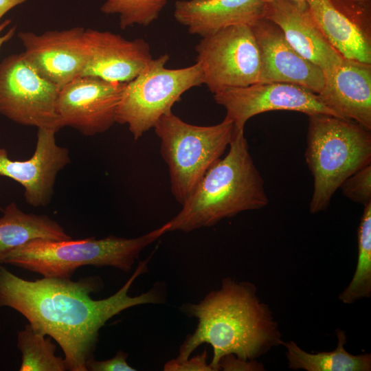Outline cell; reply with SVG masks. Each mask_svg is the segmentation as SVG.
I'll return each instance as SVG.
<instances>
[{
	"label": "cell",
	"instance_id": "obj_1",
	"mask_svg": "<svg viewBox=\"0 0 371 371\" xmlns=\"http://www.w3.org/2000/svg\"><path fill=\"white\" fill-rule=\"evenodd\" d=\"M149 259L139 262L127 282L115 293L102 300L91 296L103 287L98 277L76 282L47 277L32 281L18 277L0 265V308L16 310L36 330L52 337L64 352L67 369L87 371V362L93 357L99 331L108 320L135 306L164 303L166 287L160 282L139 295H128L136 278L147 272Z\"/></svg>",
	"mask_w": 371,
	"mask_h": 371
},
{
	"label": "cell",
	"instance_id": "obj_2",
	"mask_svg": "<svg viewBox=\"0 0 371 371\" xmlns=\"http://www.w3.org/2000/svg\"><path fill=\"white\" fill-rule=\"evenodd\" d=\"M180 310L196 318L198 324L181 345L175 359L179 361L206 343L214 352L210 364L218 371V363L226 355L254 360L284 344L270 308L260 300L250 282L226 278L220 289L209 292L198 303L183 304Z\"/></svg>",
	"mask_w": 371,
	"mask_h": 371
},
{
	"label": "cell",
	"instance_id": "obj_3",
	"mask_svg": "<svg viewBox=\"0 0 371 371\" xmlns=\"http://www.w3.org/2000/svg\"><path fill=\"white\" fill-rule=\"evenodd\" d=\"M227 154L205 172L180 212L170 221L168 232H192L216 225L269 203L265 182L249 152L244 131L234 128Z\"/></svg>",
	"mask_w": 371,
	"mask_h": 371
},
{
	"label": "cell",
	"instance_id": "obj_4",
	"mask_svg": "<svg viewBox=\"0 0 371 371\" xmlns=\"http://www.w3.org/2000/svg\"><path fill=\"white\" fill-rule=\"evenodd\" d=\"M307 116L305 159L313 177L309 210L316 214L328 207L348 177L371 164V130L330 115Z\"/></svg>",
	"mask_w": 371,
	"mask_h": 371
},
{
	"label": "cell",
	"instance_id": "obj_5",
	"mask_svg": "<svg viewBox=\"0 0 371 371\" xmlns=\"http://www.w3.org/2000/svg\"><path fill=\"white\" fill-rule=\"evenodd\" d=\"M168 222L134 238L115 236L96 239L52 240L34 239L12 251L3 263L36 272L47 278L70 279L85 265L112 267L128 272L141 251L168 232Z\"/></svg>",
	"mask_w": 371,
	"mask_h": 371
},
{
	"label": "cell",
	"instance_id": "obj_6",
	"mask_svg": "<svg viewBox=\"0 0 371 371\" xmlns=\"http://www.w3.org/2000/svg\"><path fill=\"white\" fill-rule=\"evenodd\" d=\"M153 128L161 141V155L168 166L172 194L182 205L229 146L234 124L225 117L215 125H194L170 111Z\"/></svg>",
	"mask_w": 371,
	"mask_h": 371
},
{
	"label": "cell",
	"instance_id": "obj_7",
	"mask_svg": "<svg viewBox=\"0 0 371 371\" xmlns=\"http://www.w3.org/2000/svg\"><path fill=\"white\" fill-rule=\"evenodd\" d=\"M170 57L152 58L145 68L127 82L116 111V123L126 124L135 140L153 128L158 120L172 111L181 95L203 84L198 63L168 69Z\"/></svg>",
	"mask_w": 371,
	"mask_h": 371
},
{
	"label": "cell",
	"instance_id": "obj_8",
	"mask_svg": "<svg viewBox=\"0 0 371 371\" xmlns=\"http://www.w3.org/2000/svg\"><path fill=\"white\" fill-rule=\"evenodd\" d=\"M195 49L203 85L213 95L259 82L260 56L251 26L233 25L202 37Z\"/></svg>",
	"mask_w": 371,
	"mask_h": 371
},
{
	"label": "cell",
	"instance_id": "obj_9",
	"mask_svg": "<svg viewBox=\"0 0 371 371\" xmlns=\"http://www.w3.org/2000/svg\"><path fill=\"white\" fill-rule=\"evenodd\" d=\"M58 91L23 53L0 63V114L12 122L58 132L61 128L56 112Z\"/></svg>",
	"mask_w": 371,
	"mask_h": 371
},
{
	"label": "cell",
	"instance_id": "obj_10",
	"mask_svg": "<svg viewBox=\"0 0 371 371\" xmlns=\"http://www.w3.org/2000/svg\"><path fill=\"white\" fill-rule=\"evenodd\" d=\"M126 83L93 76H78L61 88L56 112L61 128L69 126L85 136L110 129Z\"/></svg>",
	"mask_w": 371,
	"mask_h": 371
},
{
	"label": "cell",
	"instance_id": "obj_11",
	"mask_svg": "<svg viewBox=\"0 0 371 371\" xmlns=\"http://www.w3.org/2000/svg\"><path fill=\"white\" fill-rule=\"evenodd\" d=\"M215 102L226 110L225 117L234 128L244 131L252 117L271 111H291L307 115L322 113L337 117L321 101L317 94L293 84L256 82L231 88L214 95Z\"/></svg>",
	"mask_w": 371,
	"mask_h": 371
},
{
	"label": "cell",
	"instance_id": "obj_12",
	"mask_svg": "<svg viewBox=\"0 0 371 371\" xmlns=\"http://www.w3.org/2000/svg\"><path fill=\"white\" fill-rule=\"evenodd\" d=\"M311 14L343 58L371 64V2L306 0Z\"/></svg>",
	"mask_w": 371,
	"mask_h": 371
},
{
	"label": "cell",
	"instance_id": "obj_13",
	"mask_svg": "<svg viewBox=\"0 0 371 371\" xmlns=\"http://www.w3.org/2000/svg\"><path fill=\"white\" fill-rule=\"evenodd\" d=\"M85 28L74 27L48 30L42 34L20 32L18 38L26 60L60 90L80 76L87 58Z\"/></svg>",
	"mask_w": 371,
	"mask_h": 371
},
{
	"label": "cell",
	"instance_id": "obj_14",
	"mask_svg": "<svg viewBox=\"0 0 371 371\" xmlns=\"http://www.w3.org/2000/svg\"><path fill=\"white\" fill-rule=\"evenodd\" d=\"M56 133L38 128L35 150L25 161L10 159L7 150L0 147V175L21 185L26 203L35 207L50 203L58 174L71 162L68 148L57 144Z\"/></svg>",
	"mask_w": 371,
	"mask_h": 371
},
{
	"label": "cell",
	"instance_id": "obj_15",
	"mask_svg": "<svg viewBox=\"0 0 371 371\" xmlns=\"http://www.w3.org/2000/svg\"><path fill=\"white\" fill-rule=\"evenodd\" d=\"M260 56L259 82H285L319 94L325 76L316 65L301 56L287 41L280 27L264 17L251 25Z\"/></svg>",
	"mask_w": 371,
	"mask_h": 371
},
{
	"label": "cell",
	"instance_id": "obj_16",
	"mask_svg": "<svg viewBox=\"0 0 371 371\" xmlns=\"http://www.w3.org/2000/svg\"><path fill=\"white\" fill-rule=\"evenodd\" d=\"M87 58L80 76L127 83L153 58L150 45L143 38L126 39L110 31L85 29Z\"/></svg>",
	"mask_w": 371,
	"mask_h": 371
},
{
	"label": "cell",
	"instance_id": "obj_17",
	"mask_svg": "<svg viewBox=\"0 0 371 371\" xmlns=\"http://www.w3.org/2000/svg\"><path fill=\"white\" fill-rule=\"evenodd\" d=\"M263 17L278 25L290 45L330 77L344 58L328 41L307 3L276 1L264 3Z\"/></svg>",
	"mask_w": 371,
	"mask_h": 371
},
{
	"label": "cell",
	"instance_id": "obj_18",
	"mask_svg": "<svg viewBox=\"0 0 371 371\" xmlns=\"http://www.w3.org/2000/svg\"><path fill=\"white\" fill-rule=\"evenodd\" d=\"M317 95L339 117L371 130V64L344 58Z\"/></svg>",
	"mask_w": 371,
	"mask_h": 371
},
{
	"label": "cell",
	"instance_id": "obj_19",
	"mask_svg": "<svg viewBox=\"0 0 371 371\" xmlns=\"http://www.w3.org/2000/svg\"><path fill=\"white\" fill-rule=\"evenodd\" d=\"M261 0H179L174 5V17L190 34L201 37L224 28L251 26L263 17Z\"/></svg>",
	"mask_w": 371,
	"mask_h": 371
},
{
	"label": "cell",
	"instance_id": "obj_20",
	"mask_svg": "<svg viewBox=\"0 0 371 371\" xmlns=\"http://www.w3.org/2000/svg\"><path fill=\"white\" fill-rule=\"evenodd\" d=\"M71 239L63 227L46 215L25 213L14 202L0 217V264L14 249L34 239Z\"/></svg>",
	"mask_w": 371,
	"mask_h": 371
},
{
	"label": "cell",
	"instance_id": "obj_21",
	"mask_svg": "<svg viewBox=\"0 0 371 371\" xmlns=\"http://www.w3.org/2000/svg\"><path fill=\"white\" fill-rule=\"evenodd\" d=\"M336 335L337 348L330 352L309 353L293 341L284 342L289 368L306 371H370L371 355L349 353L344 348L347 342L345 331L337 329Z\"/></svg>",
	"mask_w": 371,
	"mask_h": 371
},
{
	"label": "cell",
	"instance_id": "obj_22",
	"mask_svg": "<svg viewBox=\"0 0 371 371\" xmlns=\"http://www.w3.org/2000/svg\"><path fill=\"white\" fill-rule=\"evenodd\" d=\"M358 256L353 277L339 295L343 303L350 304L371 296V203L363 206L357 229Z\"/></svg>",
	"mask_w": 371,
	"mask_h": 371
},
{
	"label": "cell",
	"instance_id": "obj_23",
	"mask_svg": "<svg viewBox=\"0 0 371 371\" xmlns=\"http://www.w3.org/2000/svg\"><path fill=\"white\" fill-rule=\"evenodd\" d=\"M36 330L29 323L18 332L17 346L22 354L20 371H64L65 359L55 355L50 337Z\"/></svg>",
	"mask_w": 371,
	"mask_h": 371
},
{
	"label": "cell",
	"instance_id": "obj_24",
	"mask_svg": "<svg viewBox=\"0 0 371 371\" xmlns=\"http://www.w3.org/2000/svg\"><path fill=\"white\" fill-rule=\"evenodd\" d=\"M168 0H106L100 7L105 14H117L125 30L134 25L148 26L156 21Z\"/></svg>",
	"mask_w": 371,
	"mask_h": 371
},
{
	"label": "cell",
	"instance_id": "obj_25",
	"mask_svg": "<svg viewBox=\"0 0 371 371\" xmlns=\"http://www.w3.org/2000/svg\"><path fill=\"white\" fill-rule=\"evenodd\" d=\"M344 196L363 206L371 203V164L348 177L339 188Z\"/></svg>",
	"mask_w": 371,
	"mask_h": 371
},
{
	"label": "cell",
	"instance_id": "obj_26",
	"mask_svg": "<svg viewBox=\"0 0 371 371\" xmlns=\"http://www.w3.org/2000/svg\"><path fill=\"white\" fill-rule=\"evenodd\" d=\"M207 352L204 350L199 355L188 357L183 361L175 359L166 362L164 366V371H214L210 363H207Z\"/></svg>",
	"mask_w": 371,
	"mask_h": 371
},
{
	"label": "cell",
	"instance_id": "obj_27",
	"mask_svg": "<svg viewBox=\"0 0 371 371\" xmlns=\"http://www.w3.org/2000/svg\"><path fill=\"white\" fill-rule=\"evenodd\" d=\"M128 355L122 350L118 351L111 359L97 361L93 357L87 362V370L90 371H135L126 361Z\"/></svg>",
	"mask_w": 371,
	"mask_h": 371
},
{
	"label": "cell",
	"instance_id": "obj_28",
	"mask_svg": "<svg viewBox=\"0 0 371 371\" xmlns=\"http://www.w3.org/2000/svg\"><path fill=\"white\" fill-rule=\"evenodd\" d=\"M218 370L224 371H261L264 366L256 359L245 360L238 358L233 354L223 356L218 363Z\"/></svg>",
	"mask_w": 371,
	"mask_h": 371
},
{
	"label": "cell",
	"instance_id": "obj_29",
	"mask_svg": "<svg viewBox=\"0 0 371 371\" xmlns=\"http://www.w3.org/2000/svg\"><path fill=\"white\" fill-rule=\"evenodd\" d=\"M27 0H0V19L10 10Z\"/></svg>",
	"mask_w": 371,
	"mask_h": 371
},
{
	"label": "cell",
	"instance_id": "obj_30",
	"mask_svg": "<svg viewBox=\"0 0 371 371\" xmlns=\"http://www.w3.org/2000/svg\"><path fill=\"white\" fill-rule=\"evenodd\" d=\"M11 20L8 19L0 24V48L3 44L9 41L14 35L16 26L12 27L5 34L1 35V32L10 23Z\"/></svg>",
	"mask_w": 371,
	"mask_h": 371
},
{
	"label": "cell",
	"instance_id": "obj_31",
	"mask_svg": "<svg viewBox=\"0 0 371 371\" xmlns=\"http://www.w3.org/2000/svg\"><path fill=\"white\" fill-rule=\"evenodd\" d=\"M261 1L264 3H270V2H273L276 1H290L298 3H303L306 2V0H261Z\"/></svg>",
	"mask_w": 371,
	"mask_h": 371
},
{
	"label": "cell",
	"instance_id": "obj_32",
	"mask_svg": "<svg viewBox=\"0 0 371 371\" xmlns=\"http://www.w3.org/2000/svg\"><path fill=\"white\" fill-rule=\"evenodd\" d=\"M363 2H371V0H359Z\"/></svg>",
	"mask_w": 371,
	"mask_h": 371
}]
</instances>
